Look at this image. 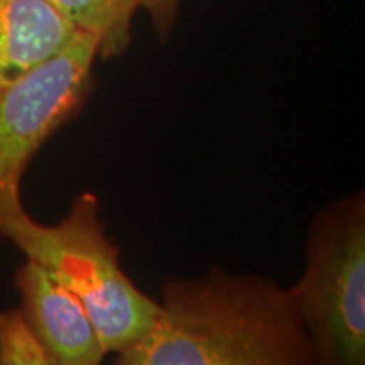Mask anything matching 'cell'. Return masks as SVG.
<instances>
[{"label":"cell","instance_id":"cell-5","mask_svg":"<svg viewBox=\"0 0 365 365\" xmlns=\"http://www.w3.org/2000/svg\"><path fill=\"white\" fill-rule=\"evenodd\" d=\"M22 313L54 365H97L107 357L81 301L39 262L27 259L16 272Z\"/></svg>","mask_w":365,"mask_h":365},{"label":"cell","instance_id":"cell-7","mask_svg":"<svg viewBox=\"0 0 365 365\" xmlns=\"http://www.w3.org/2000/svg\"><path fill=\"white\" fill-rule=\"evenodd\" d=\"M76 31L97 38L102 61L120 58L132 44L135 0H48Z\"/></svg>","mask_w":365,"mask_h":365},{"label":"cell","instance_id":"cell-1","mask_svg":"<svg viewBox=\"0 0 365 365\" xmlns=\"http://www.w3.org/2000/svg\"><path fill=\"white\" fill-rule=\"evenodd\" d=\"M120 365L317 364L294 289L215 269L170 281L150 330L117 354Z\"/></svg>","mask_w":365,"mask_h":365},{"label":"cell","instance_id":"cell-4","mask_svg":"<svg viewBox=\"0 0 365 365\" xmlns=\"http://www.w3.org/2000/svg\"><path fill=\"white\" fill-rule=\"evenodd\" d=\"M97 48L93 34L78 31L61 51L0 86V217L24 210L21 182L27 166L95 90Z\"/></svg>","mask_w":365,"mask_h":365},{"label":"cell","instance_id":"cell-6","mask_svg":"<svg viewBox=\"0 0 365 365\" xmlns=\"http://www.w3.org/2000/svg\"><path fill=\"white\" fill-rule=\"evenodd\" d=\"M76 33L48 0H0V86L61 51Z\"/></svg>","mask_w":365,"mask_h":365},{"label":"cell","instance_id":"cell-3","mask_svg":"<svg viewBox=\"0 0 365 365\" xmlns=\"http://www.w3.org/2000/svg\"><path fill=\"white\" fill-rule=\"evenodd\" d=\"M294 294L317 364L365 362V198L336 200L314 218Z\"/></svg>","mask_w":365,"mask_h":365},{"label":"cell","instance_id":"cell-2","mask_svg":"<svg viewBox=\"0 0 365 365\" xmlns=\"http://www.w3.org/2000/svg\"><path fill=\"white\" fill-rule=\"evenodd\" d=\"M0 237L44 266L81 301L107 354L129 349L153 328L159 303L122 269L117 245L100 220L95 195H80L56 225L33 220L26 210L2 215Z\"/></svg>","mask_w":365,"mask_h":365},{"label":"cell","instance_id":"cell-8","mask_svg":"<svg viewBox=\"0 0 365 365\" xmlns=\"http://www.w3.org/2000/svg\"><path fill=\"white\" fill-rule=\"evenodd\" d=\"M0 365H54L22 309L0 313Z\"/></svg>","mask_w":365,"mask_h":365},{"label":"cell","instance_id":"cell-9","mask_svg":"<svg viewBox=\"0 0 365 365\" xmlns=\"http://www.w3.org/2000/svg\"><path fill=\"white\" fill-rule=\"evenodd\" d=\"M135 2L137 9H144L148 12L159 43H168L180 17L181 0H135Z\"/></svg>","mask_w":365,"mask_h":365}]
</instances>
